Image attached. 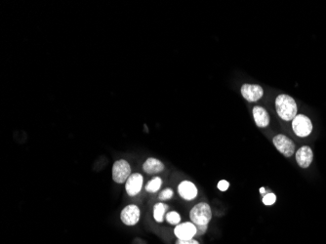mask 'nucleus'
I'll return each instance as SVG.
<instances>
[{
    "label": "nucleus",
    "instance_id": "f257e3e1",
    "mask_svg": "<svg viewBox=\"0 0 326 244\" xmlns=\"http://www.w3.org/2000/svg\"><path fill=\"white\" fill-rule=\"evenodd\" d=\"M276 110L279 117L285 122L293 121L296 118L298 112L295 100L286 94H282L277 97Z\"/></svg>",
    "mask_w": 326,
    "mask_h": 244
},
{
    "label": "nucleus",
    "instance_id": "f03ea898",
    "mask_svg": "<svg viewBox=\"0 0 326 244\" xmlns=\"http://www.w3.org/2000/svg\"><path fill=\"white\" fill-rule=\"evenodd\" d=\"M190 218L196 226H207L212 219V211L209 204L201 203L191 210Z\"/></svg>",
    "mask_w": 326,
    "mask_h": 244
},
{
    "label": "nucleus",
    "instance_id": "7ed1b4c3",
    "mask_svg": "<svg viewBox=\"0 0 326 244\" xmlns=\"http://www.w3.org/2000/svg\"><path fill=\"white\" fill-rule=\"evenodd\" d=\"M293 132L301 138H305L311 135L313 132V123L305 115H297L292 121Z\"/></svg>",
    "mask_w": 326,
    "mask_h": 244
},
{
    "label": "nucleus",
    "instance_id": "20e7f679",
    "mask_svg": "<svg viewBox=\"0 0 326 244\" xmlns=\"http://www.w3.org/2000/svg\"><path fill=\"white\" fill-rule=\"evenodd\" d=\"M131 166L126 161H118L113 166V179L118 184L126 183L131 176Z\"/></svg>",
    "mask_w": 326,
    "mask_h": 244
},
{
    "label": "nucleus",
    "instance_id": "39448f33",
    "mask_svg": "<svg viewBox=\"0 0 326 244\" xmlns=\"http://www.w3.org/2000/svg\"><path fill=\"white\" fill-rule=\"evenodd\" d=\"M273 142H274V145L277 148V150L286 158H291L294 155L295 144L285 135H283V134L277 135L274 138Z\"/></svg>",
    "mask_w": 326,
    "mask_h": 244
},
{
    "label": "nucleus",
    "instance_id": "423d86ee",
    "mask_svg": "<svg viewBox=\"0 0 326 244\" xmlns=\"http://www.w3.org/2000/svg\"><path fill=\"white\" fill-rule=\"evenodd\" d=\"M174 234L177 239L181 241L193 240L197 236V226L191 222L179 224L178 226H176Z\"/></svg>",
    "mask_w": 326,
    "mask_h": 244
},
{
    "label": "nucleus",
    "instance_id": "0eeeda50",
    "mask_svg": "<svg viewBox=\"0 0 326 244\" xmlns=\"http://www.w3.org/2000/svg\"><path fill=\"white\" fill-rule=\"evenodd\" d=\"M140 217L141 212L139 207L133 204L126 206L121 214V219L126 226H135L140 221Z\"/></svg>",
    "mask_w": 326,
    "mask_h": 244
},
{
    "label": "nucleus",
    "instance_id": "6e6552de",
    "mask_svg": "<svg viewBox=\"0 0 326 244\" xmlns=\"http://www.w3.org/2000/svg\"><path fill=\"white\" fill-rule=\"evenodd\" d=\"M242 95L248 102H257L264 95V89L258 84H244Z\"/></svg>",
    "mask_w": 326,
    "mask_h": 244
},
{
    "label": "nucleus",
    "instance_id": "1a4fd4ad",
    "mask_svg": "<svg viewBox=\"0 0 326 244\" xmlns=\"http://www.w3.org/2000/svg\"><path fill=\"white\" fill-rule=\"evenodd\" d=\"M143 182H144V178L141 174L139 173L132 174L125 183V190L128 196L130 197L137 196L142 190Z\"/></svg>",
    "mask_w": 326,
    "mask_h": 244
},
{
    "label": "nucleus",
    "instance_id": "9d476101",
    "mask_svg": "<svg viewBox=\"0 0 326 244\" xmlns=\"http://www.w3.org/2000/svg\"><path fill=\"white\" fill-rule=\"evenodd\" d=\"M295 158H296V162H297L300 167L308 168V167H310V165L313 163L314 154H313V151L310 147L304 146L296 152Z\"/></svg>",
    "mask_w": 326,
    "mask_h": 244
},
{
    "label": "nucleus",
    "instance_id": "9b49d317",
    "mask_svg": "<svg viewBox=\"0 0 326 244\" xmlns=\"http://www.w3.org/2000/svg\"><path fill=\"white\" fill-rule=\"evenodd\" d=\"M178 193L185 201H193L198 197V189L196 185L190 181H183L178 187Z\"/></svg>",
    "mask_w": 326,
    "mask_h": 244
},
{
    "label": "nucleus",
    "instance_id": "f8f14e48",
    "mask_svg": "<svg viewBox=\"0 0 326 244\" xmlns=\"http://www.w3.org/2000/svg\"><path fill=\"white\" fill-rule=\"evenodd\" d=\"M253 118L256 125L260 128H265L270 124V116L266 109L262 107L255 106L253 108Z\"/></svg>",
    "mask_w": 326,
    "mask_h": 244
},
{
    "label": "nucleus",
    "instance_id": "ddd939ff",
    "mask_svg": "<svg viewBox=\"0 0 326 244\" xmlns=\"http://www.w3.org/2000/svg\"><path fill=\"white\" fill-rule=\"evenodd\" d=\"M143 169L148 174H159L164 170V164L157 159H148L143 164Z\"/></svg>",
    "mask_w": 326,
    "mask_h": 244
},
{
    "label": "nucleus",
    "instance_id": "4468645a",
    "mask_svg": "<svg viewBox=\"0 0 326 244\" xmlns=\"http://www.w3.org/2000/svg\"><path fill=\"white\" fill-rule=\"evenodd\" d=\"M168 210V205L167 204L157 203L154 207V218L158 223H162L164 219V214Z\"/></svg>",
    "mask_w": 326,
    "mask_h": 244
},
{
    "label": "nucleus",
    "instance_id": "2eb2a0df",
    "mask_svg": "<svg viewBox=\"0 0 326 244\" xmlns=\"http://www.w3.org/2000/svg\"><path fill=\"white\" fill-rule=\"evenodd\" d=\"M162 185H163V180L160 177H155L146 186V191L148 193L155 194V193H157L161 189Z\"/></svg>",
    "mask_w": 326,
    "mask_h": 244
},
{
    "label": "nucleus",
    "instance_id": "dca6fc26",
    "mask_svg": "<svg viewBox=\"0 0 326 244\" xmlns=\"http://www.w3.org/2000/svg\"><path fill=\"white\" fill-rule=\"evenodd\" d=\"M166 220L169 224L174 225V226H178L181 222V217H180L179 213H177L175 211H172V212H169L166 215Z\"/></svg>",
    "mask_w": 326,
    "mask_h": 244
},
{
    "label": "nucleus",
    "instance_id": "f3484780",
    "mask_svg": "<svg viewBox=\"0 0 326 244\" xmlns=\"http://www.w3.org/2000/svg\"><path fill=\"white\" fill-rule=\"evenodd\" d=\"M276 202H277V196L273 193L267 194L263 199V203L267 206H271V205L276 203Z\"/></svg>",
    "mask_w": 326,
    "mask_h": 244
},
{
    "label": "nucleus",
    "instance_id": "a211bd4d",
    "mask_svg": "<svg viewBox=\"0 0 326 244\" xmlns=\"http://www.w3.org/2000/svg\"><path fill=\"white\" fill-rule=\"evenodd\" d=\"M173 195H174V193H173V191H172L171 189H165L164 191H163V192L160 194L159 199H160L161 201H163H163H168V200L172 199Z\"/></svg>",
    "mask_w": 326,
    "mask_h": 244
},
{
    "label": "nucleus",
    "instance_id": "6ab92c4d",
    "mask_svg": "<svg viewBox=\"0 0 326 244\" xmlns=\"http://www.w3.org/2000/svg\"><path fill=\"white\" fill-rule=\"evenodd\" d=\"M230 188V183L226 180H222L218 183V189L221 191V192H226L228 189Z\"/></svg>",
    "mask_w": 326,
    "mask_h": 244
},
{
    "label": "nucleus",
    "instance_id": "aec40b11",
    "mask_svg": "<svg viewBox=\"0 0 326 244\" xmlns=\"http://www.w3.org/2000/svg\"><path fill=\"white\" fill-rule=\"evenodd\" d=\"M207 226H197V236L198 237L204 236V234L207 232Z\"/></svg>",
    "mask_w": 326,
    "mask_h": 244
},
{
    "label": "nucleus",
    "instance_id": "412c9836",
    "mask_svg": "<svg viewBox=\"0 0 326 244\" xmlns=\"http://www.w3.org/2000/svg\"><path fill=\"white\" fill-rule=\"evenodd\" d=\"M176 244H200L199 242H197L196 240H188V241H181V240H178Z\"/></svg>",
    "mask_w": 326,
    "mask_h": 244
},
{
    "label": "nucleus",
    "instance_id": "4be33fe9",
    "mask_svg": "<svg viewBox=\"0 0 326 244\" xmlns=\"http://www.w3.org/2000/svg\"><path fill=\"white\" fill-rule=\"evenodd\" d=\"M260 193H261V194H265V193H266L265 188H261V189H260Z\"/></svg>",
    "mask_w": 326,
    "mask_h": 244
}]
</instances>
